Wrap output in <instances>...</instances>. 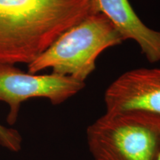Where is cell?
Wrapping results in <instances>:
<instances>
[{"mask_svg": "<svg viewBox=\"0 0 160 160\" xmlns=\"http://www.w3.org/2000/svg\"><path fill=\"white\" fill-rule=\"evenodd\" d=\"M92 13L90 0H0V64L29 65Z\"/></svg>", "mask_w": 160, "mask_h": 160, "instance_id": "1", "label": "cell"}, {"mask_svg": "<svg viewBox=\"0 0 160 160\" xmlns=\"http://www.w3.org/2000/svg\"><path fill=\"white\" fill-rule=\"evenodd\" d=\"M90 3L93 13L105 15L124 40L135 41L148 61L160 62V32L144 24L128 0H90Z\"/></svg>", "mask_w": 160, "mask_h": 160, "instance_id": "6", "label": "cell"}, {"mask_svg": "<svg viewBox=\"0 0 160 160\" xmlns=\"http://www.w3.org/2000/svg\"><path fill=\"white\" fill-rule=\"evenodd\" d=\"M94 160H154L160 143V123L128 113L106 112L87 129Z\"/></svg>", "mask_w": 160, "mask_h": 160, "instance_id": "3", "label": "cell"}, {"mask_svg": "<svg viewBox=\"0 0 160 160\" xmlns=\"http://www.w3.org/2000/svg\"><path fill=\"white\" fill-rule=\"evenodd\" d=\"M123 41L119 31L105 15L92 13L65 31L28 65V73L36 74L51 68L52 73L85 82L96 69L99 56Z\"/></svg>", "mask_w": 160, "mask_h": 160, "instance_id": "2", "label": "cell"}, {"mask_svg": "<svg viewBox=\"0 0 160 160\" xmlns=\"http://www.w3.org/2000/svg\"><path fill=\"white\" fill-rule=\"evenodd\" d=\"M106 112L137 115L160 123V68H137L106 89Z\"/></svg>", "mask_w": 160, "mask_h": 160, "instance_id": "5", "label": "cell"}, {"mask_svg": "<svg viewBox=\"0 0 160 160\" xmlns=\"http://www.w3.org/2000/svg\"><path fill=\"white\" fill-rule=\"evenodd\" d=\"M85 87V83L70 77L25 73L12 65L0 64V101L8 104L9 125L17 122L22 102L32 98H46L60 105Z\"/></svg>", "mask_w": 160, "mask_h": 160, "instance_id": "4", "label": "cell"}, {"mask_svg": "<svg viewBox=\"0 0 160 160\" xmlns=\"http://www.w3.org/2000/svg\"><path fill=\"white\" fill-rule=\"evenodd\" d=\"M154 160H160V143H159V150H158V152H157V156H156Z\"/></svg>", "mask_w": 160, "mask_h": 160, "instance_id": "8", "label": "cell"}, {"mask_svg": "<svg viewBox=\"0 0 160 160\" xmlns=\"http://www.w3.org/2000/svg\"><path fill=\"white\" fill-rule=\"evenodd\" d=\"M22 137L14 129L7 128L0 124V145L12 151H19L21 148Z\"/></svg>", "mask_w": 160, "mask_h": 160, "instance_id": "7", "label": "cell"}]
</instances>
